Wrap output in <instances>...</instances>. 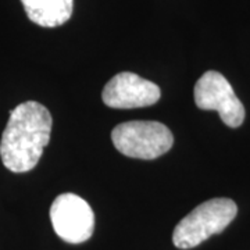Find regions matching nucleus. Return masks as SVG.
Segmentation results:
<instances>
[{"mask_svg": "<svg viewBox=\"0 0 250 250\" xmlns=\"http://www.w3.org/2000/svg\"><path fill=\"white\" fill-rule=\"evenodd\" d=\"M53 120L41 103L29 100L10 113L0 141V157L11 172H28L39 163L50 141Z\"/></svg>", "mask_w": 250, "mask_h": 250, "instance_id": "1", "label": "nucleus"}, {"mask_svg": "<svg viewBox=\"0 0 250 250\" xmlns=\"http://www.w3.org/2000/svg\"><path fill=\"white\" fill-rule=\"evenodd\" d=\"M238 207L227 197H215L195 207L184 217L172 232L178 249L196 248L215 233L223 232L236 217Z\"/></svg>", "mask_w": 250, "mask_h": 250, "instance_id": "2", "label": "nucleus"}, {"mask_svg": "<svg viewBox=\"0 0 250 250\" xmlns=\"http://www.w3.org/2000/svg\"><path fill=\"white\" fill-rule=\"evenodd\" d=\"M111 141L126 157L153 160L170 150L174 136L168 126L159 121H128L113 129Z\"/></svg>", "mask_w": 250, "mask_h": 250, "instance_id": "3", "label": "nucleus"}, {"mask_svg": "<svg viewBox=\"0 0 250 250\" xmlns=\"http://www.w3.org/2000/svg\"><path fill=\"white\" fill-rule=\"evenodd\" d=\"M193 96L197 107L217 111L225 125L238 128L243 124L245 107L223 74L205 72L195 85Z\"/></svg>", "mask_w": 250, "mask_h": 250, "instance_id": "4", "label": "nucleus"}, {"mask_svg": "<svg viewBox=\"0 0 250 250\" xmlns=\"http://www.w3.org/2000/svg\"><path fill=\"white\" fill-rule=\"evenodd\" d=\"M49 214L54 232L67 243H83L93 233V210L86 200L75 193L59 195L54 199Z\"/></svg>", "mask_w": 250, "mask_h": 250, "instance_id": "5", "label": "nucleus"}, {"mask_svg": "<svg viewBox=\"0 0 250 250\" xmlns=\"http://www.w3.org/2000/svg\"><path fill=\"white\" fill-rule=\"evenodd\" d=\"M160 88L152 81L143 80L134 72H120L103 89V103L111 108H139L159 102Z\"/></svg>", "mask_w": 250, "mask_h": 250, "instance_id": "6", "label": "nucleus"}, {"mask_svg": "<svg viewBox=\"0 0 250 250\" xmlns=\"http://www.w3.org/2000/svg\"><path fill=\"white\" fill-rule=\"evenodd\" d=\"M28 18L43 28L65 24L72 16L74 0H21Z\"/></svg>", "mask_w": 250, "mask_h": 250, "instance_id": "7", "label": "nucleus"}]
</instances>
